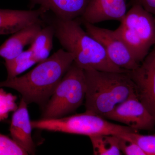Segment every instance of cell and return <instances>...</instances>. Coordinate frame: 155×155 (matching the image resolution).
Wrapping results in <instances>:
<instances>
[{
  "label": "cell",
  "instance_id": "obj_8",
  "mask_svg": "<svg viewBox=\"0 0 155 155\" xmlns=\"http://www.w3.org/2000/svg\"><path fill=\"white\" fill-rule=\"evenodd\" d=\"M127 73L137 98L155 120V45L138 67Z\"/></svg>",
  "mask_w": 155,
  "mask_h": 155
},
{
  "label": "cell",
  "instance_id": "obj_3",
  "mask_svg": "<svg viewBox=\"0 0 155 155\" xmlns=\"http://www.w3.org/2000/svg\"><path fill=\"white\" fill-rule=\"evenodd\" d=\"M84 71L87 112L105 119L119 104L136 96L134 84L127 72Z\"/></svg>",
  "mask_w": 155,
  "mask_h": 155
},
{
  "label": "cell",
  "instance_id": "obj_13",
  "mask_svg": "<svg viewBox=\"0 0 155 155\" xmlns=\"http://www.w3.org/2000/svg\"><path fill=\"white\" fill-rule=\"evenodd\" d=\"M29 7L36 5L51 11L54 16L64 20H74L83 15L90 0H29Z\"/></svg>",
  "mask_w": 155,
  "mask_h": 155
},
{
  "label": "cell",
  "instance_id": "obj_12",
  "mask_svg": "<svg viewBox=\"0 0 155 155\" xmlns=\"http://www.w3.org/2000/svg\"><path fill=\"white\" fill-rule=\"evenodd\" d=\"M47 11L40 7L35 10L0 9V35L14 34L28 25L43 21Z\"/></svg>",
  "mask_w": 155,
  "mask_h": 155
},
{
  "label": "cell",
  "instance_id": "obj_5",
  "mask_svg": "<svg viewBox=\"0 0 155 155\" xmlns=\"http://www.w3.org/2000/svg\"><path fill=\"white\" fill-rule=\"evenodd\" d=\"M139 64L155 45V19L138 5H133L114 30Z\"/></svg>",
  "mask_w": 155,
  "mask_h": 155
},
{
  "label": "cell",
  "instance_id": "obj_14",
  "mask_svg": "<svg viewBox=\"0 0 155 155\" xmlns=\"http://www.w3.org/2000/svg\"><path fill=\"white\" fill-rule=\"evenodd\" d=\"M44 22L43 20L33 23L13 34L0 46V57L6 61L13 59L21 54L25 47L33 41L42 28Z\"/></svg>",
  "mask_w": 155,
  "mask_h": 155
},
{
  "label": "cell",
  "instance_id": "obj_4",
  "mask_svg": "<svg viewBox=\"0 0 155 155\" xmlns=\"http://www.w3.org/2000/svg\"><path fill=\"white\" fill-rule=\"evenodd\" d=\"M33 129L53 132L86 136L97 134L120 135L138 132L126 126L114 124L106 119L85 111L82 114L56 119H43L31 121Z\"/></svg>",
  "mask_w": 155,
  "mask_h": 155
},
{
  "label": "cell",
  "instance_id": "obj_18",
  "mask_svg": "<svg viewBox=\"0 0 155 155\" xmlns=\"http://www.w3.org/2000/svg\"><path fill=\"white\" fill-rule=\"evenodd\" d=\"M135 142L146 155H155V134L143 135L138 132H129L120 135Z\"/></svg>",
  "mask_w": 155,
  "mask_h": 155
},
{
  "label": "cell",
  "instance_id": "obj_1",
  "mask_svg": "<svg viewBox=\"0 0 155 155\" xmlns=\"http://www.w3.org/2000/svg\"><path fill=\"white\" fill-rule=\"evenodd\" d=\"M73 62L72 55L61 49L26 74L0 81V88L13 89L28 104L43 108Z\"/></svg>",
  "mask_w": 155,
  "mask_h": 155
},
{
  "label": "cell",
  "instance_id": "obj_6",
  "mask_svg": "<svg viewBox=\"0 0 155 155\" xmlns=\"http://www.w3.org/2000/svg\"><path fill=\"white\" fill-rule=\"evenodd\" d=\"M86 90L84 70L73 62L43 108L42 118H61L74 112L83 102Z\"/></svg>",
  "mask_w": 155,
  "mask_h": 155
},
{
  "label": "cell",
  "instance_id": "obj_15",
  "mask_svg": "<svg viewBox=\"0 0 155 155\" xmlns=\"http://www.w3.org/2000/svg\"><path fill=\"white\" fill-rule=\"evenodd\" d=\"M55 36L53 25H48L42 27L30 45L29 49L32 58L36 63L47 59L52 49L53 38Z\"/></svg>",
  "mask_w": 155,
  "mask_h": 155
},
{
  "label": "cell",
  "instance_id": "obj_9",
  "mask_svg": "<svg viewBox=\"0 0 155 155\" xmlns=\"http://www.w3.org/2000/svg\"><path fill=\"white\" fill-rule=\"evenodd\" d=\"M105 119L123 123L134 130H151L155 126V120L145 107L134 96L116 106Z\"/></svg>",
  "mask_w": 155,
  "mask_h": 155
},
{
  "label": "cell",
  "instance_id": "obj_21",
  "mask_svg": "<svg viewBox=\"0 0 155 155\" xmlns=\"http://www.w3.org/2000/svg\"><path fill=\"white\" fill-rule=\"evenodd\" d=\"M118 136L119 148L122 153L126 155H146L135 142L120 135Z\"/></svg>",
  "mask_w": 155,
  "mask_h": 155
},
{
  "label": "cell",
  "instance_id": "obj_10",
  "mask_svg": "<svg viewBox=\"0 0 155 155\" xmlns=\"http://www.w3.org/2000/svg\"><path fill=\"white\" fill-rule=\"evenodd\" d=\"M127 0H90L81 17V23L94 24L107 20L123 19L127 13Z\"/></svg>",
  "mask_w": 155,
  "mask_h": 155
},
{
  "label": "cell",
  "instance_id": "obj_17",
  "mask_svg": "<svg viewBox=\"0 0 155 155\" xmlns=\"http://www.w3.org/2000/svg\"><path fill=\"white\" fill-rule=\"evenodd\" d=\"M35 64L36 63L33 60L32 54L29 49L23 51L13 59L5 61L8 73L7 78L17 77Z\"/></svg>",
  "mask_w": 155,
  "mask_h": 155
},
{
  "label": "cell",
  "instance_id": "obj_11",
  "mask_svg": "<svg viewBox=\"0 0 155 155\" xmlns=\"http://www.w3.org/2000/svg\"><path fill=\"white\" fill-rule=\"evenodd\" d=\"M28 104L21 99L19 106L12 116L10 131L11 138L28 154L35 151L31 131L33 129L29 117Z\"/></svg>",
  "mask_w": 155,
  "mask_h": 155
},
{
  "label": "cell",
  "instance_id": "obj_7",
  "mask_svg": "<svg viewBox=\"0 0 155 155\" xmlns=\"http://www.w3.org/2000/svg\"><path fill=\"white\" fill-rule=\"evenodd\" d=\"M82 24L87 32L101 44L110 61L114 65L127 72L138 67L140 64L136 62L127 45L114 30L101 28L88 22H83Z\"/></svg>",
  "mask_w": 155,
  "mask_h": 155
},
{
  "label": "cell",
  "instance_id": "obj_2",
  "mask_svg": "<svg viewBox=\"0 0 155 155\" xmlns=\"http://www.w3.org/2000/svg\"><path fill=\"white\" fill-rule=\"evenodd\" d=\"M43 18L53 25L55 36L64 49L72 55L74 63L84 70L127 72L111 62L101 44L82 29L78 19L64 20L45 15Z\"/></svg>",
  "mask_w": 155,
  "mask_h": 155
},
{
  "label": "cell",
  "instance_id": "obj_20",
  "mask_svg": "<svg viewBox=\"0 0 155 155\" xmlns=\"http://www.w3.org/2000/svg\"><path fill=\"white\" fill-rule=\"evenodd\" d=\"M16 97L11 94H7L2 89H0V121L8 116L10 111L17 110L16 106L7 104H16L15 101Z\"/></svg>",
  "mask_w": 155,
  "mask_h": 155
},
{
  "label": "cell",
  "instance_id": "obj_16",
  "mask_svg": "<svg viewBox=\"0 0 155 155\" xmlns=\"http://www.w3.org/2000/svg\"><path fill=\"white\" fill-rule=\"evenodd\" d=\"M94 154L95 155H122L119 148V136L114 134H101L89 137Z\"/></svg>",
  "mask_w": 155,
  "mask_h": 155
},
{
  "label": "cell",
  "instance_id": "obj_19",
  "mask_svg": "<svg viewBox=\"0 0 155 155\" xmlns=\"http://www.w3.org/2000/svg\"><path fill=\"white\" fill-rule=\"evenodd\" d=\"M28 153L12 138L0 133V155H26Z\"/></svg>",
  "mask_w": 155,
  "mask_h": 155
},
{
  "label": "cell",
  "instance_id": "obj_22",
  "mask_svg": "<svg viewBox=\"0 0 155 155\" xmlns=\"http://www.w3.org/2000/svg\"><path fill=\"white\" fill-rule=\"evenodd\" d=\"M131 5H138L153 16L155 19V0H130Z\"/></svg>",
  "mask_w": 155,
  "mask_h": 155
}]
</instances>
